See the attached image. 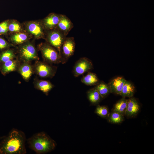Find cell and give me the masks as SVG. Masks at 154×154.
Segmentation results:
<instances>
[{"instance_id": "obj_1", "label": "cell", "mask_w": 154, "mask_h": 154, "mask_svg": "<svg viewBox=\"0 0 154 154\" xmlns=\"http://www.w3.org/2000/svg\"><path fill=\"white\" fill-rule=\"evenodd\" d=\"M25 133L16 129L12 130L0 142V154H25L26 153Z\"/></svg>"}, {"instance_id": "obj_2", "label": "cell", "mask_w": 154, "mask_h": 154, "mask_svg": "<svg viewBox=\"0 0 154 154\" xmlns=\"http://www.w3.org/2000/svg\"><path fill=\"white\" fill-rule=\"evenodd\" d=\"M30 147L36 153L44 154L53 150L56 142L43 132L35 134L28 140Z\"/></svg>"}, {"instance_id": "obj_3", "label": "cell", "mask_w": 154, "mask_h": 154, "mask_svg": "<svg viewBox=\"0 0 154 154\" xmlns=\"http://www.w3.org/2000/svg\"><path fill=\"white\" fill-rule=\"evenodd\" d=\"M44 61L50 64L61 62V57L55 48L46 42L41 43L38 46Z\"/></svg>"}, {"instance_id": "obj_4", "label": "cell", "mask_w": 154, "mask_h": 154, "mask_svg": "<svg viewBox=\"0 0 154 154\" xmlns=\"http://www.w3.org/2000/svg\"><path fill=\"white\" fill-rule=\"evenodd\" d=\"M18 52L17 58L21 62H31L39 60L36 48L32 43L28 41L20 45Z\"/></svg>"}, {"instance_id": "obj_5", "label": "cell", "mask_w": 154, "mask_h": 154, "mask_svg": "<svg viewBox=\"0 0 154 154\" xmlns=\"http://www.w3.org/2000/svg\"><path fill=\"white\" fill-rule=\"evenodd\" d=\"M44 61H36L33 66L34 73L43 78H52L56 74L57 68Z\"/></svg>"}, {"instance_id": "obj_6", "label": "cell", "mask_w": 154, "mask_h": 154, "mask_svg": "<svg viewBox=\"0 0 154 154\" xmlns=\"http://www.w3.org/2000/svg\"><path fill=\"white\" fill-rule=\"evenodd\" d=\"M66 37L56 28L46 31L44 39L46 42L57 49L60 55L61 48Z\"/></svg>"}, {"instance_id": "obj_7", "label": "cell", "mask_w": 154, "mask_h": 154, "mask_svg": "<svg viewBox=\"0 0 154 154\" xmlns=\"http://www.w3.org/2000/svg\"><path fill=\"white\" fill-rule=\"evenodd\" d=\"M75 45L73 37H66L60 49L61 63H65L69 58L73 55L75 50Z\"/></svg>"}, {"instance_id": "obj_8", "label": "cell", "mask_w": 154, "mask_h": 154, "mask_svg": "<svg viewBox=\"0 0 154 154\" xmlns=\"http://www.w3.org/2000/svg\"><path fill=\"white\" fill-rule=\"evenodd\" d=\"M27 31L37 39H45L46 31L40 21H29L25 24Z\"/></svg>"}, {"instance_id": "obj_9", "label": "cell", "mask_w": 154, "mask_h": 154, "mask_svg": "<svg viewBox=\"0 0 154 154\" xmlns=\"http://www.w3.org/2000/svg\"><path fill=\"white\" fill-rule=\"evenodd\" d=\"M91 61L86 57L80 58L75 63L73 69V74L75 77H77L89 71L93 68Z\"/></svg>"}, {"instance_id": "obj_10", "label": "cell", "mask_w": 154, "mask_h": 154, "mask_svg": "<svg viewBox=\"0 0 154 154\" xmlns=\"http://www.w3.org/2000/svg\"><path fill=\"white\" fill-rule=\"evenodd\" d=\"M60 14L52 13L41 20L46 31L56 29L59 22Z\"/></svg>"}, {"instance_id": "obj_11", "label": "cell", "mask_w": 154, "mask_h": 154, "mask_svg": "<svg viewBox=\"0 0 154 154\" xmlns=\"http://www.w3.org/2000/svg\"><path fill=\"white\" fill-rule=\"evenodd\" d=\"M74 27V25L66 15L60 14V19L56 29L66 36Z\"/></svg>"}, {"instance_id": "obj_12", "label": "cell", "mask_w": 154, "mask_h": 154, "mask_svg": "<svg viewBox=\"0 0 154 154\" xmlns=\"http://www.w3.org/2000/svg\"><path fill=\"white\" fill-rule=\"evenodd\" d=\"M18 72L23 79L27 82L34 73L33 66L31 62H21L18 68Z\"/></svg>"}, {"instance_id": "obj_13", "label": "cell", "mask_w": 154, "mask_h": 154, "mask_svg": "<svg viewBox=\"0 0 154 154\" xmlns=\"http://www.w3.org/2000/svg\"><path fill=\"white\" fill-rule=\"evenodd\" d=\"M21 62L17 58L12 59L0 64V71L3 75L17 70Z\"/></svg>"}, {"instance_id": "obj_14", "label": "cell", "mask_w": 154, "mask_h": 154, "mask_svg": "<svg viewBox=\"0 0 154 154\" xmlns=\"http://www.w3.org/2000/svg\"><path fill=\"white\" fill-rule=\"evenodd\" d=\"M126 80L123 77L118 76L112 79L108 84L111 93L120 95L123 86Z\"/></svg>"}, {"instance_id": "obj_15", "label": "cell", "mask_w": 154, "mask_h": 154, "mask_svg": "<svg viewBox=\"0 0 154 154\" xmlns=\"http://www.w3.org/2000/svg\"><path fill=\"white\" fill-rule=\"evenodd\" d=\"M139 110L138 102L135 98L132 97L128 100L125 115L128 117H133L137 115Z\"/></svg>"}, {"instance_id": "obj_16", "label": "cell", "mask_w": 154, "mask_h": 154, "mask_svg": "<svg viewBox=\"0 0 154 154\" xmlns=\"http://www.w3.org/2000/svg\"><path fill=\"white\" fill-rule=\"evenodd\" d=\"M35 88L42 92L46 95H48L49 92L54 87V85L49 81L34 79L33 82Z\"/></svg>"}, {"instance_id": "obj_17", "label": "cell", "mask_w": 154, "mask_h": 154, "mask_svg": "<svg viewBox=\"0 0 154 154\" xmlns=\"http://www.w3.org/2000/svg\"><path fill=\"white\" fill-rule=\"evenodd\" d=\"M29 38L27 34L21 31L12 35L10 37V40L14 44L20 45L28 41Z\"/></svg>"}, {"instance_id": "obj_18", "label": "cell", "mask_w": 154, "mask_h": 154, "mask_svg": "<svg viewBox=\"0 0 154 154\" xmlns=\"http://www.w3.org/2000/svg\"><path fill=\"white\" fill-rule=\"evenodd\" d=\"M135 87L131 82L126 80L122 88L120 95L123 98L132 97L135 92Z\"/></svg>"}, {"instance_id": "obj_19", "label": "cell", "mask_w": 154, "mask_h": 154, "mask_svg": "<svg viewBox=\"0 0 154 154\" xmlns=\"http://www.w3.org/2000/svg\"><path fill=\"white\" fill-rule=\"evenodd\" d=\"M81 81L88 86L96 85L99 82L96 75L91 72H88L86 75L83 76L81 79Z\"/></svg>"}, {"instance_id": "obj_20", "label": "cell", "mask_w": 154, "mask_h": 154, "mask_svg": "<svg viewBox=\"0 0 154 154\" xmlns=\"http://www.w3.org/2000/svg\"><path fill=\"white\" fill-rule=\"evenodd\" d=\"M17 58L14 51L9 48L3 50L0 53V64Z\"/></svg>"}, {"instance_id": "obj_21", "label": "cell", "mask_w": 154, "mask_h": 154, "mask_svg": "<svg viewBox=\"0 0 154 154\" xmlns=\"http://www.w3.org/2000/svg\"><path fill=\"white\" fill-rule=\"evenodd\" d=\"M87 94L89 100L92 104H98L102 98L95 88L89 90Z\"/></svg>"}, {"instance_id": "obj_22", "label": "cell", "mask_w": 154, "mask_h": 154, "mask_svg": "<svg viewBox=\"0 0 154 154\" xmlns=\"http://www.w3.org/2000/svg\"><path fill=\"white\" fill-rule=\"evenodd\" d=\"M95 88L102 98L106 97L111 93L110 88L108 84H106L103 82H99Z\"/></svg>"}, {"instance_id": "obj_23", "label": "cell", "mask_w": 154, "mask_h": 154, "mask_svg": "<svg viewBox=\"0 0 154 154\" xmlns=\"http://www.w3.org/2000/svg\"><path fill=\"white\" fill-rule=\"evenodd\" d=\"M127 101L128 100L123 98L116 104L113 111L118 112L123 115H125L127 107Z\"/></svg>"}, {"instance_id": "obj_24", "label": "cell", "mask_w": 154, "mask_h": 154, "mask_svg": "<svg viewBox=\"0 0 154 154\" xmlns=\"http://www.w3.org/2000/svg\"><path fill=\"white\" fill-rule=\"evenodd\" d=\"M8 31L11 33H17L22 31L23 28L21 24L16 20L9 21Z\"/></svg>"}, {"instance_id": "obj_25", "label": "cell", "mask_w": 154, "mask_h": 154, "mask_svg": "<svg viewBox=\"0 0 154 154\" xmlns=\"http://www.w3.org/2000/svg\"><path fill=\"white\" fill-rule=\"evenodd\" d=\"M123 119V115L115 111H113L109 116V121L113 123H119Z\"/></svg>"}, {"instance_id": "obj_26", "label": "cell", "mask_w": 154, "mask_h": 154, "mask_svg": "<svg viewBox=\"0 0 154 154\" xmlns=\"http://www.w3.org/2000/svg\"><path fill=\"white\" fill-rule=\"evenodd\" d=\"M96 113L98 116L105 118L109 116V112L107 107L104 106H98L95 111Z\"/></svg>"}, {"instance_id": "obj_27", "label": "cell", "mask_w": 154, "mask_h": 154, "mask_svg": "<svg viewBox=\"0 0 154 154\" xmlns=\"http://www.w3.org/2000/svg\"><path fill=\"white\" fill-rule=\"evenodd\" d=\"M9 20H5L0 23V35L6 34L8 32Z\"/></svg>"}, {"instance_id": "obj_28", "label": "cell", "mask_w": 154, "mask_h": 154, "mask_svg": "<svg viewBox=\"0 0 154 154\" xmlns=\"http://www.w3.org/2000/svg\"><path fill=\"white\" fill-rule=\"evenodd\" d=\"M11 44L4 38L0 37V50H4L9 48Z\"/></svg>"}, {"instance_id": "obj_29", "label": "cell", "mask_w": 154, "mask_h": 154, "mask_svg": "<svg viewBox=\"0 0 154 154\" xmlns=\"http://www.w3.org/2000/svg\"><path fill=\"white\" fill-rule=\"evenodd\" d=\"M3 137H1L0 136V142L1 141V139H2L3 138Z\"/></svg>"}]
</instances>
